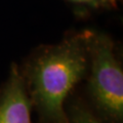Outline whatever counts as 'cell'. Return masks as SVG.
<instances>
[{
  "label": "cell",
  "mask_w": 123,
  "mask_h": 123,
  "mask_svg": "<svg viewBox=\"0 0 123 123\" xmlns=\"http://www.w3.org/2000/svg\"><path fill=\"white\" fill-rule=\"evenodd\" d=\"M32 103L20 67L11 65L8 78L0 88V123H32Z\"/></svg>",
  "instance_id": "cell-3"
},
{
  "label": "cell",
  "mask_w": 123,
  "mask_h": 123,
  "mask_svg": "<svg viewBox=\"0 0 123 123\" xmlns=\"http://www.w3.org/2000/svg\"><path fill=\"white\" fill-rule=\"evenodd\" d=\"M87 35L70 32L59 43L41 45L20 67L40 123H69L65 102L88 72Z\"/></svg>",
  "instance_id": "cell-1"
},
{
  "label": "cell",
  "mask_w": 123,
  "mask_h": 123,
  "mask_svg": "<svg viewBox=\"0 0 123 123\" xmlns=\"http://www.w3.org/2000/svg\"><path fill=\"white\" fill-rule=\"evenodd\" d=\"M79 9L85 11L111 10L117 8L120 0H65Z\"/></svg>",
  "instance_id": "cell-5"
},
{
  "label": "cell",
  "mask_w": 123,
  "mask_h": 123,
  "mask_svg": "<svg viewBox=\"0 0 123 123\" xmlns=\"http://www.w3.org/2000/svg\"><path fill=\"white\" fill-rule=\"evenodd\" d=\"M65 112L69 123H103L92 112L90 107L76 95L66 99Z\"/></svg>",
  "instance_id": "cell-4"
},
{
  "label": "cell",
  "mask_w": 123,
  "mask_h": 123,
  "mask_svg": "<svg viewBox=\"0 0 123 123\" xmlns=\"http://www.w3.org/2000/svg\"><path fill=\"white\" fill-rule=\"evenodd\" d=\"M87 95L103 123L123 122V71L116 46L108 34L88 30Z\"/></svg>",
  "instance_id": "cell-2"
}]
</instances>
